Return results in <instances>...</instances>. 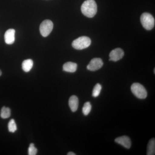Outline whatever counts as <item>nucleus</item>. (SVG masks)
<instances>
[{"mask_svg": "<svg viewBox=\"0 0 155 155\" xmlns=\"http://www.w3.org/2000/svg\"><path fill=\"white\" fill-rule=\"evenodd\" d=\"M97 7L94 0H86L81 7V11L84 16L92 18L97 14Z\"/></svg>", "mask_w": 155, "mask_h": 155, "instance_id": "obj_1", "label": "nucleus"}, {"mask_svg": "<svg viewBox=\"0 0 155 155\" xmlns=\"http://www.w3.org/2000/svg\"><path fill=\"white\" fill-rule=\"evenodd\" d=\"M91 42V40L88 37L81 36L72 42V46L76 50H83L89 47Z\"/></svg>", "mask_w": 155, "mask_h": 155, "instance_id": "obj_2", "label": "nucleus"}, {"mask_svg": "<svg viewBox=\"0 0 155 155\" xmlns=\"http://www.w3.org/2000/svg\"><path fill=\"white\" fill-rule=\"evenodd\" d=\"M140 21L142 26L147 30H151L154 27V18L149 13H144L142 14Z\"/></svg>", "mask_w": 155, "mask_h": 155, "instance_id": "obj_3", "label": "nucleus"}, {"mask_svg": "<svg viewBox=\"0 0 155 155\" xmlns=\"http://www.w3.org/2000/svg\"><path fill=\"white\" fill-rule=\"evenodd\" d=\"M131 91L137 97L144 99L147 96V90L143 85L138 83L133 84L131 86Z\"/></svg>", "mask_w": 155, "mask_h": 155, "instance_id": "obj_4", "label": "nucleus"}, {"mask_svg": "<svg viewBox=\"0 0 155 155\" xmlns=\"http://www.w3.org/2000/svg\"><path fill=\"white\" fill-rule=\"evenodd\" d=\"M54 25L51 20L46 19L43 21L40 26V31L42 36L46 37L49 35L53 29Z\"/></svg>", "mask_w": 155, "mask_h": 155, "instance_id": "obj_5", "label": "nucleus"}, {"mask_svg": "<svg viewBox=\"0 0 155 155\" xmlns=\"http://www.w3.org/2000/svg\"><path fill=\"white\" fill-rule=\"evenodd\" d=\"M104 65L102 60L101 58H95L92 59L87 68L91 71H97L101 69Z\"/></svg>", "mask_w": 155, "mask_h": 155, "instance_id": "obj_6", "label": "nucleus"}, {"mask_svg": "<svg viewBox=\"0 0 155 155\" xmlns=\"http://www.w3.org/2000/svg\"><path fill=\"white\" fill-rule=\"evenodd\" d=\"M124 55V51L120 48L112 50L110 54V61L116 62L123 58Z\"/></svg>", "mask_w": 155, "mask_h": 155, "instance_id": "obj_7", "label": "nucleus"}, {"mask_svg": "<svg viewBox=\"0 0 155 155\" xmlns=\"http://www.w3.org/2000/svg\"><path fill=\"white\" fill-rule=\"evenodd\" d=\"M115 142L118 144L121 145L125 148L129 149L131 145V142L130 138L127 136L119 137L116 138Z\"/></svg>", "mask_w": 155, "mask_h": 155, "instance_id": "obj_8", "label": "nucleus"}, {"mask_svg": "<svg viewBox=\"0 0 155 155\" xmlns=\"http://www.w3.org/2000/svg\"><path fill=\"white\" fill-rule=\"evenodd\" d=\"M15 30L14 29H9L6 31L5 34V40L8 45H12L15 41Z\"/></svg>", "mask_w": 155, "mask_h": 155, "instance_id": "obj_9", "label": "nucleus"}, {"mask_svg": "<svg viewBox=\"0 0 155 155\" xmlns=\"http://www.w3.org/2000/svg\"><path fill=\"white\" fill-rule=\"evenodd\" d=\"M69 105L72 112H75L77 111L78 107V99L77 96H72L69 101Z\"/></svg>", "mask_w": 155, "mask_h": 155, "instance_id": "obj_10", "label": "nucleus"}, {"mask_svg": "<svg viewBox=\"0 0 155 155\" xmlns=\"http://www.w3.org/2000/svg\"><path fill=\"white\" fill-rule=\"evenodd\" d=\"M77 69V64L73 62H67L63 66V70L65 72L73 73L75 72Z\"/></svg>", "mask_w": 155, "mask_h": 155, "instance_id": "obj_11", "label": "nucleus"}, {"mask_svg": "<svg viewBox=\"0 0 155 155\" xmlns=\"http://www.w3.org/2000/svg\"><path fill=\"white\" fill-rule=\"evenodd\" d=\"M33 62L31 59H27L23 61L22 63V69L24 72H29L33 67Z\"/></svg>", "mask_w": 155, "mask_h": 155, "instance_id": "obj_12", "label": "nucleus"}, {"mask_svg": "<svg viewBox=\"0 0 155 155\" xmlns=\"http://www.w3.org/2000/svg\"><path fill=\"white\" fill-rule=\"evenodd\" d=\"M155 153V140L152 138L149 142L147 145V155H154Z\"/></svg>", "mask_w": 155, "mask_h": 155, "instance_id": "obj_13", "label": "nucleus"}, {"mask_svg": "<svg viewBox=\"0 0 155 155\" xmlns=\"http://www.w3.org/2000/svg\"><path fill=\"white\" fill-rule=\"evenodd\" d=\"M11 115V111L10 108L3 107L1 110V117L2 119H6L10 117Z\"/></svg>", "mask_w": 155, "mask_h": 155, "instance_id": "obj_14", "label": "nucleus"}, {"mask_svg": "<svg viewBox=\"0 0 155 155\" xmlns=\"http://www.w3.org/2000/svg\"><path fill=\"white\" fill-rule=\"evenodd\" d=\"M91 105L89 102H87L84 105L82 108V113L84 116H87L90 113L91 110Z\"/></svg>", "mask_w": 155, "mask_h": 155, "instance_id": "obj_15", "label": "nucleus"}, {"mask_svg": "<svg viewBox=\"0 0 155 155\" xmlns=\"http://www.w3.org/2000/svg\"><path fill=\"white\" fill-rule=\"evenodd\" d=\"M102 89V86L100 84H97L94 88L93 90L92 94V95L94 97H98L100 93H101V91Z\"/></svg>", "mask_w": 155, "mask_h": 155, "instance_id": "obj_16", "label": "nucleus"}, {"mask_svg": "<svg viewBox=\"0 0 155 155\" xmlns=\"http://www.w3.org/2000/svg\"><path fill=\"white\" fill-rule=\"evenodd\" d=\"M9 131L11 133H14L17 130V126L14 119H11L8 124Z\"/></svg>", "mask_w": 155, "mask_h": 155, "instance_id": "obj_17", "label": "nucleus"}, {"mask_svg": "<svg viewBox=\"0 0 155 155\" xmlns=\"http://www.w3.org/2000/svg\"><path fill=\"white\" fill-rule=\"evenodd\" d=\"M38 150L36 147H35L34 144L31 143L29 145L28 149V154L29 155H35L37 153Z\"/></svg>", "mask_w": 155, "mask_h": 155, "instance_id": "obj_18", "label": "nucleus"}, {"mask_svg": "<svg viewBox=\"0 0 155 155\" xmlns=\"http://www.w3.org/2000/svg\"><path fill=\"white\" fill-rule=\"evenodd\" d=\"M68 155H75V153L72 152H70L68 153L67 154Z\"/></svg>", "mask_w": 155, "mask_h": 155, "instance_id": "obj_19", "label": "nucleus"}, {"mask_svg": "<svg viewBox=\"0 0 155 155\" xmlns=\"http://www.w3.org/2000/svg\"><path fill=\"white\" fill-rule=\"evenodd\" d=\"M2 75V71H1V70H0V76H1Z\"/></svg>", "mask_w": 155, "mask_h": 155, "instance_id": "obj_20", "label": "nucleus"}, {"mask_svg": "<svg viewBox=\"0 0 155 155\" xmlns=\"http://www.w3.org/2000/svg\"><path fill=\"white\" fill-rule=\"evenodd\" d=\"M154 73H155V69H154Z\"/></svg>", "mask_w": 155, "mask_h": 155, "instance_id": "obj_21", "label": "nucleus"}]
</instances>
